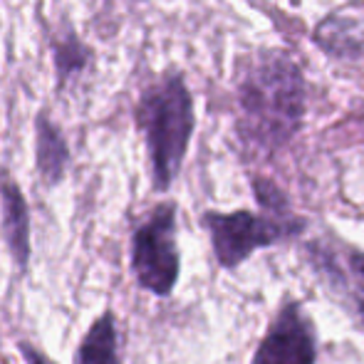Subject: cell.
Segmentation results:
<instances>
[{
  "instance_id": "1",
  "label": "cell",
  "mask_w": 364,
  "mask_h": 364,
  "mask_svg": "<svg viewBox=\"0 0 364 364\" xmlns=\"http://www.w3.org/2000/svg\"><path fill=\"white\" fill-rule=\"evenodd\" d=\"M305 77L283 50H260L240 68L238 134L255 151L273 154L300 129L305 117Z\"/></svg>"
},
{
  "instance_id": "2",
  "label": "cell",
  "mask_w": 364,
  "mask_h": 364,
  "mask_svg": "<svg viewBox=\"0 0 364 364\" xmlns=\"http://www.w3.org/2000/svg\"><path fill=\"white\" fill-rule=\"evenodd\" d=\"M136 129L144 136L154 191H168L188 154L196 114L183 75L166 73L139 95L134 109Z\"/></svg>"
},
{
  "instance_id": "3",
  "label": "cell",
  "mask_w": 364,
  "mask_h": 364,
  "mask_svg": "<svg viewBox=\"0 0 364 364\" xmlns=\"http://www.w3.org/2000/svg\"><path fill=\"white\" fill-rule=\"evenodd\" d=\"M129 268L136 285L156 297H168L181 275L178 206L161 201L136 223L129 240Z\"/></svg>"
},
{
  "instance_id": "4",
  "label": "cell",
  "mask_w": 364,
  "mask_h": 364,
  "mask_svg": "<svg viewBox=\"0 0 364 364\" xmlns=\"http://www.w3.org/2000/svg\"><path fill=\"white\" fill-rule=\"evenodd\" d=\"M201 220L211 238L213 255L225 270L238 268L258 248H268L280 240L295 238L305 230V220L292 216L290 211H206Z\"/></svg>"
},
{
  "instance_id": "5",
  "label": "cell",
  "mask_w": 364,
  "mask_h": 364,
  "mask_svg": "<svg viewBox=\"0 0 364 364\" xmlns=\"http://www.w3.org/2000/svg\"><path fill=\"white\" fill-rule=\"evenodd\" d=\"M317 340L312 320L297 300H285L253 355V364H315Z\"/></svg>"
},
{
  "instance_id": "6",
  "label": "cell",
  "mask_w": 364,
  "mask_h": 364,
  "mask_svg": "<svg viewBox=\"0 0 364 364\" xmlns=\"http://www.w3.org/2000/svg\"><path fill=\"white\" fill-rule=\"evenodd\" d=\"M0 233L15 270L25 275L33 258V223L28 198L8 171H0Z\"/></svg>"
},
{
  "instance_id": "7",
  "label": "cell",
  "mask_w": 364,
  "mask_h": 364,
  "mask_svg": "<svg viewBox=\"0 0 364 364\" xmlns=\"http://www.w3.org/2000/svg\"><path fill=\"white\" fill-rule=\"evenodd\" d=\"M35 168L48 188L60 186L70 168V144L45 109L38 112L35 119Z\"/></svg>"
},
{
  "instance_id": "8",
  "label": "cell",
  "mask_w": 364,
  "mask_h": 364,
  "mask_svg": "<svg viewBox=\"0 0 364 364\" xmlns=\"http://www.w3.org/2000/svg\"><path fill=\"white\" fill-rule=\"evenodd\" d=\"M73 364H122L119 327L112 310H105L90 322L82 340L77 342Z\"/></svg>"
},
{
  "instance_id": "9",
  "label": "cell",
  "mask_w": 364,
  "mask_h": 364,
  "mask_svg": "<svg viewBox=\"0 0 364 364\" xmlns=\"http://www.w3.org/2000/svg\"><path fill=\"white\" fill-rule=\"evenodd\" d=\"M53 60H55V75H58L60 90H68V87L77 85L82 80V75L90 70L92 53L82 43L80 35L68 28L53 40Z\"/></svg>"
},
{
  "instance_id": "10",
  "label": "cell",
  "mask_w": 364,
  "mask_h": 364,
  "mask_svg": "<svg viewBox=\"0 0 364 364\" xmlns=\"http://www.w3.org/2000/svg\"><path fill=\"white\" fill-rule=\"evenodd\" d=\"M320 268H327V275L335 285H342L350 292V300L355 305V312L364 325V253L362 250H350L345 260H335V255L322 250Z\"/></svg>"
},
{
  "instance_id": "11",
  "label": "cell",
  "mask_w": 364,
  "mask_h": 364,
  "mask_svg": "<svg viewBox=\"0 0 364 364\" xmlns=\"http://www.w3.org/2000/svg\"><path fill=\"white\" fill-rule=\"evenodd\" d=\"M317 45L335 58H355L362 50V38L357 33L355 20L327 18L315 33Z\"/></svg>"
},
{
  "instance_id": "12",
  "label": "cell",
  "mask_w": 364,
  "mask_h": 364,
  "mask_svg": "<svg viewBox=\"0 0 364 364\" xmlns=\"http://www.w3.org/2000/svg\"><path fill=\"white\" fill-rule=\"evenodd\" d=\"M18 352H20V357H23V364H58L43 347H38L30 340H20Z\"/></svg>"
}]
</instances>
